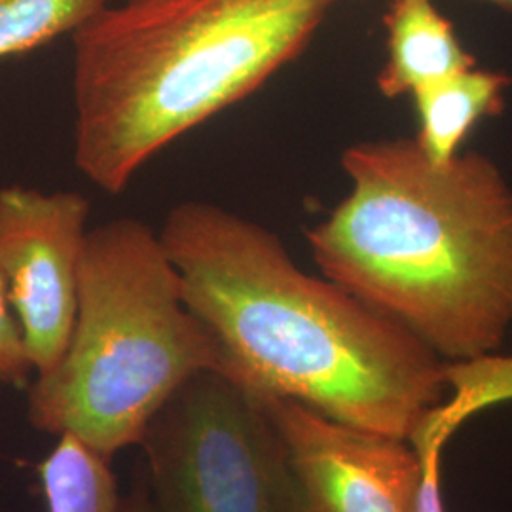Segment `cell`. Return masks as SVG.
I'll return each instance as SVG.
<instances>
[{"label": "cell", "instance_id": "obj_1", "mask_svg": "<svg viewBox=\"0 0 512 512\" xmlns=\"http://www.w3.org/2000/svg\"><path fill=\"white\" fill-rule=\"evenodd\" d=\"M186 306L217 338L224 374L349 427L408 440L446 397V363L336 283L306 274L268 228L207 202L158 232Z\"/></svg>", "mask_w": 512, "mask_h": 512}, {"label": "cell", "instance_id": "obj_2", "mask_svg": "<svg viewBox=\"0 0 512 512\" xmlns=\"http://www.w3.org/2000/svg\"><path fill=\"white\" fill-rule=\"evenodd\" d=\"M351 190L308 232L323 275L448 363L492 355L512 325V188L492 158L433 164L416 139L344 150Z\"/></svg>", "mask_w": 512, "mask_h": 512}, {"label": "cell", "instance_id": "obj_3", "mask_svg": "<svg viewBox=\"0 0 512 512\" xmlns=\"http://www.w3.org/2000/svg\"><path fill=\"white\" fill-rule=\"evenodd\" d=\"M340 0H147L73 33L74 164L120 194L184 133L289 65Z\"/></svg>", "mask_w": 512, "mask_h": 512}, {"label": "cell", "instance_id": "obj_4", "mask_svg": "<svg viewBox=\"0 0 512 512\" xmlns=\"http://www.w3.org/2000/svg\"><path fill=\"white\" fill-rule=\"evenodd\" d=\"M224 368L160 234L143 220L112 219L88 234L73 332L59 363L29 389V421L110 461L139 444L190 378Z\"/></svg>", "mask_w": 512, "mask_h": 512}, {"label": "cell", "instance_id": "obj_5", "mask_svg": "<svg viewBox=\"0 0 512 512\" xmlns=\"http://www.w3.org/2000/svg\"><path fill=\"white\" fill-rule=\"evenodd\" d=\"M137 446L158 512H313L264 399L220 370L190 378Z\"/></svg>", "mask_w": 512, "mask_h": 512}, {"label": "cell", "instance_id": "obj_6", "mask_svg": "<svg viewBox=\"0 0 512 512\" xmlns=\"http://www.w3.org/2000/svg\"><path fill=\"white\" fill-rule=\"evenodd\" d=\"M90 202L78 192L0 188V275L38 374L69 344Z\"/></svg>", "mask_w": 512, "mask_h": 512}, {"label": "cell", "instance_id": "obj_7", "mask_svg": "<svg viewBox=\"0 0 512 512\" xmlns=\"http://www.w3.org/2000/svg\"><path fill=\"white\" fill-rule=\"evenodd\" d=\"M313 512H416L420 461L408 440L262 397Z\"/></svg>", "mask_w": 512, "mask_h": 512}, {"label": "cell", "instance_id": "obj_8", "mask_svg": "<svg viewBox=\"0 0 512 512\" xmlns=\"http://www.w3.org/2000/svg\"><path fill=\"white\" fill-rule=\"evenodd\" d=\"M450 401L433 406L408 437L420 461L416 512H446L442 499V448L459 425L476 412L512 401V357L484 355L446 363Z\"/></svg>", "mask_w": 512, "mask_h": 512}, {"label": "cell", "instance_id": "obj_9", "mask_svg": "<svg viewBox=\"0 0 512 512\" xmlns=\"http://www.w3.org/2000/svg\"><path fill=\"white\" fill-rule=\"evenodd\" d=\"M387 61L378 74V90L399 99L427 84L476 67L433 0H391L384 18Z\"/></svg>", "mask_w": 512, "mask_h": 512}, {"label": "cell", "instance_id": "obj_10", "mask_svg": "<svg viewBox=\"0 0 512 512\" xmlns=\"http://www.w3.org/2000/svg\"><path fill=\"white\" fill-rule=\"evenodd\" d=\"M509 74L467 69L412 93L420 120L416 143L433 164H448L459 154L469 131L505 105Z\"/></svg>", "mask_w": 512, "mask_h": 512}, {"label": "cell", "instance_id": "obj_11", "mask_svg": "<svg viewBox=\"0 0 512 512\" xmlns=\"http://www.w3.org/2000/svg\"><path fill=\"white\" fill-rule=\"evenodd\" d=\"M38 475L48 512H120L122 501L109 459L71 435L59 437Z\"/></svg>", "mask_w": 512, "mask_h": 512}, {"label": "cell", "instance_id": "obj_12", "mask_svg": "<svg viewBox=\"0 0 512 512\" xmlns=\"http://www.w3.org/2000/svg\"><path fill=\"white\" fill-rule=\"evenodd\" d=\"M110 0H0V59L73 35Z\"/></svg>", "mask_w": 512, "mask_h": 512}, {"label": "cell", "instance_id": "obj_13", "mask_svg": "<svg viewBox=\"0 0 512 512\" xmlns=\"http://www.w3.org/2000/svg\"><path fill=\"white\" fill-rule=\"evenodd\" d=\"M33 370L35 366L25 346L18 317L0 275V385L25 384Z\"/></svg>", "mask_w": 512, "mask_h": 512}, {"label": "cell", "instance_id": "obj_14", "mask_svg": "<svg viewBox=\"0 0 512 512\" xmlns=\"http://www.w3.org/2000/svg\"><path fill=\"white\" fill-rule=\"evenodd\" d=\"M120 512H158L152 499L147 494H135L128 501L122 503Z\"/></svg>", "mask_w": 512, "mask_h": 512}, {"label": "cell", "instance_id": "obj_15", "mask_svg": "<svg viewBox=\"0 0 512 512\" xmlns=\"http://www.w3.org/2000/svg\"><path fill=\"white\" fill-rule=\"evenodd\" d=\"M484 2H490L499 8H505V10H512V0H484Z\"/></svg>", "mask_w": 512, "mask_h": 512}, {"label": "cell", "instance_id": "obj_16", "mask_svg": "<svg viewBox=\"0 0 512 512\" xmlns=\"http://www.w3.org/2000/svg\"><path fill=\"white\" fill-rule=\"evenodd\" d=\"M131 2H147V0H131Z\"/></svg>", "mask_w": 512, "mask_h": 512}]
</instances>
